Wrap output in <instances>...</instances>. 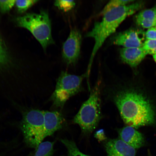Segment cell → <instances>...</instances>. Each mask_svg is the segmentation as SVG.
I'll use <instances>...</instances> for the list:
<instances>
[{"label":"cell","mask_w":156,"mask_h":156,"mask_svg":"<svg viewBox=\"0 0 156 156\" xmlns=\"http://www.w3.org/2000/svg\"><path fill=\"white\" fill-rule=\"evenodd\" d=\"M112 100L126 126L153 129L156 135V89L137 83H125L112 93Z\"/></svg>","instance_id":"6da1fadb"},{"label":"cell","mask_w":156,"mask_h":156,"mask_svg":"<svg viewBox=\"0 0 156 156\" xmlns=\"http://www.w3.org/2000/svg\"><path fill=\"white\" fill-rule=\"evenodd\" d=\"M144 5L143 1H135L129 4L111 9L103 15L102 20L95 23L92 29L86 34V37L92 38L94 41L88 65V74L90 73L93 60L97 52L106 39L115 32L127 17L141 9Z\"/></svg>","instance_id":"7a4b0ae2"},{"label":"cell","mask_w":156,"mask_h":156,"mask_svg":"<svg viewBox=\"0 0 156 156\" xmlns=\"http://www.w3.org/2000/svg\"><path fill=\"white\" fill-rule=\"evenodd\" d=\"M16 22L19 26L28 30L38 41L44 50L55 44L52 38L51 22L48 12L28 13L17 17Z\"/></svg>","instance_id":"3957f363"},{"label":"cell","mask_w":156,"mask_h":156,"mask_svg":"<svg viewBox=\"0 0 156 156\" xmlns=\"http://www.w3.org/2000/svg\"><path fill=\"white\" fill-rule=\"evenodd\" d=\"M100 90L99 85H96L73 119V122L79 125L83 133H91L101 119Z\"/></svg>","instance_id":"277c9868"},{"label":"cell","mask_w":156,"mask_h":156,"mask_svg":"<svg viewBox=\"0 0 156 156\" xmlns=\"http://www.w3.org/2000/svg\"><path fill=\"white\" fill-rule=\"evenodd\" d=\"M87 77L86 73L81 76L62 72L58 77L55 91L51 99L55 106L62 108L68 99L81 90L83 80Z\"/></svg>","instance_id":"5b68a950"},{"label":"cell","mask_w":156,"mask_h":156,"mask_svg":"<svg viewBox=\"0 0 156 156\" xmlns=\"http://www.w3.org/2000/svg\"><path fill=\"white\" fill-rule=\"evenodd\" d=\"M21 129L27 145L36 149L45 138L44 111L32 110L25 112Z\"/></svg>","instance_id":"8992f818"},{"label":"cell","mask_w":156,"mask_h":156,"mask_svg":"<svg viewBox=\"0 0 156 156\" xmlns=\"http://www.w3.org/2000/svg\"><path fill=\"white\" fill-rule=\"evenodd\" d=\"M81 41L80 32L76 29H72L62 47V58L67 65L76 63L80 54Z\"/></svg>","instance_id":"52a82bcc"},{"label":"cell","mask_w":156,"mask_h":156,"mask_svg":"<svg viewBox=\"0 0 156 156\" xmlns=\"http://www.w3.org/2000/svg\"><path fill=\"white\" fill-rule=\"evenodd\" d=\"M145 33L136 29H130L119 33L113 39V44L124 48L141 47L144 44Z\"/></svg>","instance_id":"ba28073f"},{"label":"cell","mask_w":156,"mask_h":156,"mask_svg":"<svg viewBox=\"0 0 156 156\" xmlns=\"http://www.w3.org/2000/svg\"><path fill=\"white\" fill-rule=\"evenodd\" d=\"M118 133L119 139L136 149L144 147L146 144L144 134L133 127L126 126L119 129Z\"/></svg>","instance_id":"9c48e42d"},{"label":"cell","mask_w":156,"mask_h":156,"mask_svg":"<svg viewBox=\"0 0 156 156\" xmlns=\"http://www.w3.org/2000/svg\"><path fill=\"white\" fill-rule=\"evenodd\" d=\"M105 146L107 156H136V149L119 138L109 140Z\"/></svg>","instance_id":"30bf717a"},{"label":"cell","mask_w":156,"mask_h":156,"mask_svg":"<svg viewBox=\"0 0 156 156\" xmlns=\"http://www.w3.org/2000/svg\"><path fill=\"white\" fill-rule=\"evenodd\" d=\"M44 138L52 135L63 128L64 119L58 111H44Z\"/></svg>","instance_id":"8fae6325"},{"label":"cell","mask_w":156,"mask_h":156,"mask_svg":"<svg viewBox=\"0 0 156 156\" xmlns=\"http://www.w3.org/2000/svg\"><path fill=\"white\" fill-rule=\"evenodd\" d=\"M147 55L143 48H123L120 51V56L124 63L135 68L141 63Z\"/></svg>","instance_id":"7c38bea8"},{"label":"cell","mask_w":156,"mask_h":156,"mask_svg":"<svg viewBox=\"0 0 156 156\" xmlns=\"http://www.w3.org/2000/svg\"><path fill=\"white\" fill-rule=\"evenodd\" d=\"M136 23L144 29L156 27V7L143 10L135 17Z\"/></svg>","instance_id":"4fadbf2b"},{"label":"cell","mask_w":156,"mask_h":156,"mask_svg":"<svg viewBox=\"0 0 156 156\" xmlns=\"http://www.w3.org/2000/svg\"><path fill=\"white\" fill-rule=\"evenodd\" d=\"M54 142H43L35 149L33 156H52L54 153Z\"/></svg>","instance_id":"5bb4252c"},{"label":"cell","mask_w":156,"mask_h":156,"mask_svg":"<svg viewBox=\"0 0 156 156\" xmlns=\"http://www.w3.org/2000/svg\"><path fill=\"white\" fill-rule=\"evenodd\" d=\"M61 141L67 148L68 154L67 156H89L82 153L78 149L76 145L71 140L64 139Z\"/></svg>","instance_id":"9a60e30c"},{"label":"cell","mask_w":156,"mask_h":156,"mask_svg":"<svg viewBox=\"0 0 156 156\" xmlns=\"http://www.w3.org/2000/svg\"><path fill=\"white\" fill-rule=\"evenodd\" d=\"M135 1L133 0H112L109 2L105 6L101 11V15H103L111 9L129 4Z\"/></svg>","instance_id":"2e32d148"},{"label":"cell","mask_w":156,"mask_h":156,"mask_svg":"<svg viewBox=\"0 0 156 156\" xmlns=\"http://www.w3.org/2000/svg\"><path fill=\"white\" fill-rule=\"evenodd\" d=\"M38 2L36 0L15 1V5L18 12L22 13L26 12Z\"/></svg>","instance_id":"e0dca14e"},{"label":"cell","mask_w":156,"mask_h":156,"mask_svg":"<svg viewBox=\"0 0 156 156\" xmlns=\"http://www.w3.org/2000/svg\"><path fill=\"white\" fill-rule=\"evenodd\" d=\"M54 5L58 9L65 12H68L75 7L76 3L74 1L58 0L54 2Z\"/></svg>","instance_id":"ac0fdd59"},{"label":"cell","mask_w":156,"mask_h":156,"mask_svg":"<svg viewBox=\"0 0 156 156\" xmlns=\"http://www.w3.org/2000/svg\"><path fill=\"white\" fill-rule=\"evenodd\" d=\"M142 47L147 55H154L156 54V40H146Z\"/></svg>","instance_id":"d6986e66"},{"label":"cell","mask_w":156,"mask_h":156,"mask_svg":"<svg viewBox=\"0 0 156 156\" xmlns=\"http://www.w3.org/2000/svg\"><path fill=\"white\" fill-rule=\"evenodd\" d=\"M15 1L0 0V11L2 13L8 12L15 5Z\"/></svg>","instance_id":"ffe728a7"},{"label":"cell","mask_w":156,"mask_h":156,"mask_svg":"<svg viewBox=\"0 0 156 156\" xmlns=\"http://www.w3.org/2000/svg\"><path fill=\"white\" fill-rule=\"evenodd\" d=\"M8 61V56L2 41L0 37V66L6 64Z\"/></svg>","instance_id":"44dd1931"},{"label":"cell","mask_w":156,"mask_h":156,"mask_svg":"<svg viewBox=\"0 0 156 156\" xmlns=\"http://www.w3.org/2000/svg\"><path fill=\"white\" fill-rule=\"evenodd\" d=\"M145 37L146 40H156V27L148 29L145 33Z\"/></svg>","instance_id":"7402d4cb"},{"label":"cell","mask_w":156,"mask_h":156,"mask_svg":"<svg viewBox=\"0 0 156 156\" xmlns=\"http://www.w3.org/2000/svg\"><path fill=\"white\" fill-rule=\"evenodd\" d=\"M95 136L99 141H104L106 138L104 131L102 129L97 131L95 134Z\"/></svg>","instance_id":"603a6c76"},{"label":"cell","mask_w":156,"mask_h":156,"mask_svg":"<svg viewBox=\"0 0 156 156\" xmlns=\"http://www.w3.org/2000/svg\"><path fill=\"white\" fill-rule=\"evenodd\" d=\"M153 58L154 60V61L155 62V63H156V54L155 55H153Z\"/></svg>","instance_id":"cb8c5ba5"},{"label":"cell","mask_w":156,"mask_h":156,"mask_svg":"<svg viewBox=\"0 0 156 156\" xmlns=\"http://www.w3.org/2000/svg\"></svg>","instance_id":"d4e9b609"}]
</instances>
